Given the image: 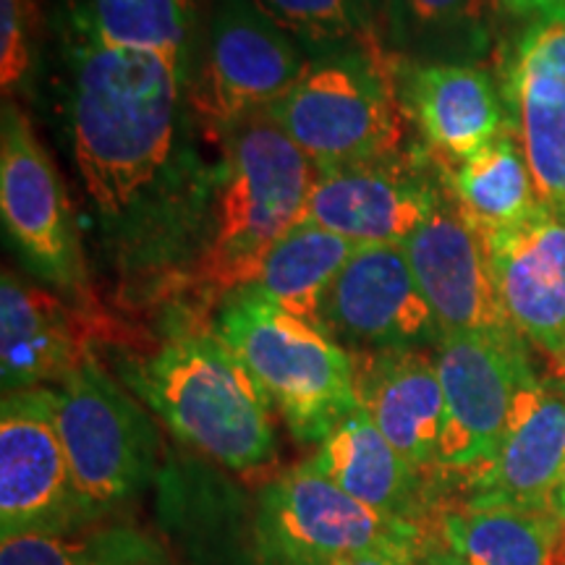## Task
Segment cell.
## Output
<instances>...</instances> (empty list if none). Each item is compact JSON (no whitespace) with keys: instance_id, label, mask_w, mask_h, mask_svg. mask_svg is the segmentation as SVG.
I'll use <instances>...</instances> for the list:
<instances>
[{"instance_id":"obj_15","label":"cell","mask_w":565,"mask_h":565,"mask_svg":"<svg viewBox=\"0 0 565 565\" xmlns=\"http://www.w3.org/2000/svg\"><path fill=\"white\" fill-rule=\"evenodd\" d=\"M565 469V380L536 377L515 401L503 440L477 475L450 487L445 505L555 511Z\"/></svg>"},{"instance_id":"obj_21","label":"cell","mask_w":565,"mask_h":565,"mask_svg":"<svg viewBox=\"0 0 565 565\" xmlns=\"http://www.w3.org/2000/svg\"><path fill=\"white\" fill-rule=\"evenodd\" d=\"M429 532L458 565H565V519L557 511L440 505Z\"/></svg>"},{"instance_id":"obj_33","label":"cell","mask_w":565,"mask_h":565,"mask_svg":"<svg viewBox=\"0 0 565 565\" xmlns=\"http://www.w3.org/2000/svg\"><path fill=\"white\" fill-rule=\"evenodd\" d=\"M356 6L362 9L366 21H370V24L374 26V32H377V38H380V26H383L387 0H356ZM380 42H383V40H380Z\"/></svg>"},{"instance_id":"obj_17","label":"cell","mask_w":565,"mask_h":565,"mask_svg":"<svg viewBox=\"0 0 565 565\" xmlns=\"http://www.w3.org/2000/svg\"><path fill=\"white\" fill-rule=\"evenodd\" d=\"M401 108L427 152L454 166L511 126L503 92L477 63H408L393 58Z\"/></svg>"},{"instance_id":"obj_4","label":"cell","mask_w":565,"mask_h":565,"mask_svg":"<svg viewBox=\"0 0 565 565\" xmlns=\"http://www.w3.org/2000/svg\"><path fill=\"white\" fill-rule=\"evenodd\" d=\"M212 324L299 443L320 445L359 408L353 353L320 324L286 312L254 288L225 296Z\"/></svg>"},{"instance_id":"obj_35","label":"cell","mask_w":565,"mask_h":565,"mask_svg":"<svg viewBox=\"0 0 565 565\" xmlns=\"http://www.w3.org/2000/svg\"><path fill=\"white\" fill-rule=\"evenodd\" d=\"M555 511L565 519V469H563V477H561V487H557V494H555Z\"/></svg>"},{"instance_id":"obj_31","label":"cell","mask_w":565,"mask_h":565,"mask_svg":"<svg viewBox=\"0 0 565 565\" xmlns=\"http://www.w3.org/2000/svg\"><path fill=\"white\" fill-rule=\"evenodd\" d=\"M429 550H433V532L429 526H416L412 532L395 534L391 540L345 555L333 565H419Z\"/></svg>"},{"instance_id":"obj_29","label":"cell","mask_w":565,"mask_h":565,"mask_svg":"<svg viewBox=\"0 0 565 565\" xmlns=\"http://www.w3.org/2000/svg\"><path fill=\"white\" fill-rule=\"evenodd\" d=\"M540 74L565 84V9L529 19L500 55V74Z\"/></svg>"},{"instance_id":"obj_1","label":"cell","mask_w":565,"mask_h":565,"mask_svg":"<svg viewBox=\"0 0 565 565\" xmlns=\"http://www.w3.org/2000/svg\"><path fill=\"white\" fill-rule=\"evenodd\" d=\"M66 121L113 267L162 294L192 257L215 166L189 84L160 55L103 40L68 13Z\"/></svg>"},{"instance_id":"obj_3","label":"cell","mask_w":565,"mask_h":565,"mask_svg":"<svg viewBox=\"0 0 565 565\" xmlns=\"http://www.w3.org/2000/svg\"><path fill=\"white\" fill-rule=\"evenodd\" d=\"M121 380L181 443L225 469L249 475L278 456L270 398L200 312L179 309L150 353L121 362Z\"/></svg>"},{"instance_id":"obj_14","label":"cell","mask_w":565,"mask_h":565,"mask_svg":"<svg viewBox=\"0 0 565 565\" xmlns=\"http://www.w3.org/2000/svg\"><path fill=\"white\" fill-rule=\"evenodd\" d=\"M404 249L443 335H521L500 299L482 231L450 189L408 236Z\"/></svg>"},{"instance_id":"obj_25","label":"cell","mask_w":565,"mask_h":565,"mask_svg":"<svg viewBox=\"0 0 565 565\" xmlns=\"http://www.w3.org/2000/svg\"><path fill=\"white\" fill-rule=\"evenodd\" d=\"M445 171L450 192L479 231L511 228L545 210L513 126Z\"/></svg>"},{"instance_id":"obj_24","label":"cell","mask_w":565,"mask_h":565,"mask_svg":"<svg viewBox=\"0 0 565 565\" xmlns=\"http://www.w3.org/2000/svg\"><path fill=\"white\" fill-rule=\"evenodd\" d=\"M353 249L356 244L349 238L301 221L267 249L244 288L322 328V301Z\"/></svg>"},{"instance_id":"obj_20","label":"cell","mask_w":565,"mask_h":565,"mask_svg":"<svg viewBox=\"0 0 565 565\" xmlns=\"http://www.w3.org/2000/svg\"><path fill=\"white\" fill-rule=\"evenodd\" d=\"M309 463L374 511L419 524L433 521L437 508L433 479L414 469L362 408L330 429Z\"/></svg>"},{"instance_id":"obj_5","label":"cell","mask_w":565,"mask_h":565,"mask_svg":"<svg viewBox=\"0 0 565 565\" xmlns=\"http://www.w3.org/2000/svg\"><path fill=\"white\" fill-rule=\"evenodd\" d=\"M317 171L404 152L393 58L380 47L309 53L299 82L267 110Z\"/></svg>"},{"instance_id":"obj_6","label":"cell","mask_w":565,"mask_h":565,"mask_svg":"<svg viewBox=\"0 0 565 565\" xmlns=\"http://www.w3.org/2000/svg\"><path fill=\"white\" fill-rule=\"evenodd\" d=\"M55 416L84 526L103 524L152 482L160 456L158 429L95 351L55 385Z\"/></svg>"},{"instance_id":"obj_7","label":"cell","mask_w":565,"mask_h":565,"mask_svg":"<svg viewBox=\"0 0 565 565\" xmlns=\"http://www.w3.org/2000/svg\"><path fill=\"white\" fill-rule=\"evenodd\" d=\"M445 419L435 494L477 475L503 440L515 401L536 377L521 335L456 333L435 345Z\"/></svg>"},{"instance_id":"obj_13","label":"cell","mask_w":565,"mask_h":565,"mask_svg":"<svg viewBox=\"0 0 565 565\" xmlns=\"http://www.w3.org/2000/svg\"><path fill=\"white\" fill-rule=\"evenodd\" d=\"M320 322L356 351L435 349L443 341L404 244L356 246L324 296Z\"/></svg>"},{"instance_id":"obj_28","label":"cell","mask_w":565,"mask_h":565,"mask_svg":"<svg viewBox=\"0 0 565 565\" xmlns=\"http://www.w3.org/2000/svg\"><path fill=\"white\" fill-rule=\"evenodd\" d=\"M254 3L307 53L345 45H370L385 51L356 0H254Z\"/></svg>"},{"instance_id":"obj_9","label":"cell","mask_w":565,"mask_h":565,"mask_svg":"<svg viewBox=\"0 0 565 565\" xmlns=\"http://www.w3.org/2000/svg\"><path fill=\"white\" fill-rule=\"evenodd\" d=\"M0 212L32 270L68 303L95 317V291L66 189L30 118L13 100L3 103L0 121Z\"/></svg>"},{"instance_id":"obj_8","label":"cell","mask_w":565,"mask_h":565,"mask_svg":"<svg viewBox=\"0 0 565 565\" xmlns=\"http://www.w3.org/2000/svg\"><path fill=\"white\" fill-rule=\"evenodd\" d=\"M307 61L309 53L254 0H215L189 87L200 129L223 139L263 116L299 82Z\"/></svg>"},{"instance_id":"obj_11","label":"cell","mask_w":565,"mask_h":565,"mask_svg":"<svg viewBox=\"0 0 565 565\" xmlns=\"http://www.w3.org/2000/svg\"><path fill=\"white\" fill-rule=\"evenodd\" d=\"M448 189L440 160L424 150H404L317 171L303 221L356 246L406 244Z\"/></svg>"},{"instance_id":"obj_32","label":"cell","mask_w":565,"mask_h":565,"mask_svg":"<svg viewBox=\"0 0 565 565\" xmlns=\"http://www.w3.org/2000/svg\"><path fill=\"white\" fill-rule=\"evenodd\" d=\"M498 3L508 17L524 19V21L542 17V13L565 9V0H498Z\"/></svg>"},{"instance_id":"obj_23","label":"cell","mask_w":565,"mask_h":565,"mask_svg":"<svg viewBox=\"0 0 565 565\" xmlns=\"http://www.w3.org/2000/svg\"><path fill=\"white\" fill-rule=\"evenodd\" d=\"M204 0H79L71 13L103 40L166 58L192 87L200 68Z\"/></svg>"},{"instance_id":"obj_18","label":"cell","mask_w":565,"mask_h":565,"mask_svg":"<svg viewBox=\"0 0 565 565\" xmlns=\"http://www.w3.org/2000/svg\"><path fill=\"white\" fill-rule=\"evenodd\" d=\"M97 320L61 294L9 270L0 280V383L3 393L61 385L89 351Z\"/></svg>"},{"instance_id":"obj_19","label":"cell","mask_w":565,"mask_h":565,"mask_svg":"<svg viewBox=\"0 0 565 565\" xmlns=\"http://www.w3.org/2000/svg\"><path fill=\"white\" fill-rule=\"evenodd\" d=\"M359 408L414 469L435 479L445 398L435 349H372L353 353Z\"/></svg>"},{"instance_id":"obj_27","label":"cell","mask_w":565,"mask_h":565,"mask_svg":"<svg viewBox=\"0 0 565 565\" xmlns=\"http://www.w3.org/2000/svg\"><path fill=\"white\" fill-rule=\"evenodd\" d=\"M0 565H171L160 542L124 521L3 536Z\"/></svg>"},{"instance_id":"obj_26","label":"cell","mask_w":565,"mask_h":565,"mask_svg":"<svg viewBox=\"0 0 565 565\" xmlns=\"http://www.w3.org/2000/svg\"><path fill=\"white\" fill-rule=\"evenodd\" d=\"M500 92L542 204L565 215V84L508 71L500 74Z\"/></svg>"},{"instance_id":"obj_16","label":"cell","mask_w":565,"mask_h":565,"mask_svg":"<svg viewBox=\"0 0 565 565\" xmlns=\"http://www.w3.org/2000/svg\"><path fill=\"white\" fill-rule=\"evenodd\" d=\"M482 238L515 330L565 380V215L545 207L511 228L482 231Z\"/></svg>"},{"instance_id":"obj_30","label":"cell","mask_w":565,"mask_h":565,"mask_svg":"<svg viewBox=\"0 0 565 565\" xmlns=\"http://www.w3.org/2000/svg\"><path fill=\"white\" fill-rule=\"evenodd\" d=\"M40 38V0H0V84L6 100L26 82Z\"/></svg>"},{"instance_id":"obj_10","label":"cell","mask_w":565,"mask_h":565,"mask_svg":"<svg viewBox=\"0 0 565 565\" xmlns=\"http://www.w3.org/2000/svg\"><path fill=\"white\" fill-rule=\"evenodd\" d=\"M416 526L429 524L374 511L303 461L280 471L259 492L254 563L333 565Z\"/></svg>"},{"instance_id":"obj_12","label":"cell","mask_w":565,"mask_h":565,"mask_svg":"<svg viewBox=\"0 0 565 565\" xmlns=\"http://www.w3.org/2000/svg\"><path fill=\"white\" fill-rule=\"evenodd\" d=\"M84 529L63 448L55 387L3 393L0 406V532Z\"/></svg>"},{"instance_id":"obj_34","label":"cell","mask_w":565,"mask_h":565,"mask_svg":"<svg viewBox=\"0 0 565 565\" xmlns=\"http://www.w3.org/2000/svg\"><path fill=\"white\" fill-rule=\"evenodd\" d=\"M419 565H458V563H456L450 555H445L443 550H437V547L433 545V550H429V553L422 557Z\"/></svg>"},{"instance_id":"obj_22","label":"cell","mask_w":565,"mask_h":565,"mask_svg":"<svg viewBox=\"0 0 565 565\" xmlns=\"http://www.w3.org/2000/svg\"><path fill=\"white\" fill-rule=\"evenodd\" d=\"M498 0H387L380 40L408 63H475L492 45Z\"/></svg>"},{"instance_id":"obj_2","label":"cell","mask_w":565,"mask_h":565,"mask_svg":"<svg viewBox=\"0 0 565 565\" xmlns=\"http://www.w3.org/2000/svg\"><path fill=\"white\" fill-rule=\"evenodd\" d=\"M200 236L162 294L221 303L249 282L273 244L307 217L317 168L267 113L225 134Z\"/></svg>"}]
</instances>
